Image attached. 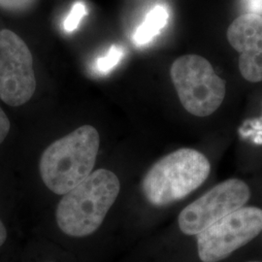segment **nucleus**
<instances>
[{"label": "nucleus", "mask_w": 262, "mask_h": 262, "mask_svg": "<svg viewBox=\"0 0 262 262\" xmlns=\"http://www.w3.org/2000/svg\"><path fill=\"white\" fill-rule=\"evenodd\" d=\"M123 56V49L118 45H113L106 56L97 58L95 69L100 74L109 73L117 66Z\"/></svg>", "instance_id": "10"}, {"label": "nucleus", "mask_w": 262, "mask_h": 262, "mask_svg": "<svg viewBox=\"0 0 262 262\" xmlns=\"http://www.w3.org/2000/svg\"><path fill=\"white\" fill-rule=\"evenodd\" d=\"M6 238H7V231H6V228L3 225V223L0 220V246H2L3 244L5 243Z\"/></svg>", "instance_id": "15"}, {"label": "nucleus", "mask_w": 262, "mask_h": 262, "mask_svg": "<svg viewBox=\"0 0 262 262\" xmlns=\"http://www.w3.org/2000/svg\"><path fill=\"white\" fill-rule=\"evenodd\" d=\"M246 6L250 10V14L259 15L262 12V0H245Z\"/></svg>", "instance_id": "14"}, {"label": "nucleus", "mask_w": 262, "mask_h": 262, "mask_svg": "<svg viewBox=\"0 0 262 262\" xmlns=\"http://www.w3.org/2000/svg\"><path fill=\"white\" fill-rule=\"evenodd\" d=\"M99 133L83 125L48 147L40 159V175L46 187L64 195L92 173L99 150Z\"/></svg>", "instance_id": "2"}, {"label": "nucleus", "mask_w": 262, "mask_h": 262, "mask_svg": "<svg viewBox=\"0 0 262 262\" xmlns=\"http://www.w3.org/2000/svg\"><path fill=\"white\" fill-rule=\"evenodd\" d=\"M251 197L249 186L228 179L211 188L179 215V227L186 235H197L219 220L245 206Z\"/></svg>", "instance_id": "7"}, {"label": "nucleus", "mask_w": 262, "mask_h": 262, "mask_svg": "<svg viewBox=\"0 0 262 262\" xmlns=\"http://www.w3.org/2000/svg\"><path fill=\"white\" fill-rule=\"evenodd\" d=\"M206 157L193 149L175 150L156 162L142 183L146 199L154 206L179 201L200 187L210 175Z\"/></svg>", "instance_id": "3"}, {"label": "nucleus", "mask_w": 262, "mask_h": 262, "mask_svg": "<svg viewBox=\"0 0 262 262\" xmlns=\"http://www.w3.org/2000/svg\"><path fill=\"white\" fill-rule=\"evenodd\" d=\"M120 190L121 183L114 172L94 171L59 201L56 213L59 229L71 237L93 234L102 225Z\"/></svg>", "instance_id": "1"}, {"label": "nucleus", "mask_w": 262, "mask_h": 262, "mask_svg": "<svg viewBox=\"0 0 262 262\" xmlns=\"http://www.w3.org/2000/svg\"><path fill=\"white\" fill-rule=\"evenodd\" d=\"M88 9L83 1H77L64 20V29L67 32H72L77 29L80 21L86 16Z\"/></svg>", "instance_id": "11"}, {"label": "nucleus", "mask_w": 262, "mask_h": 262, "mask_svg": "<svg viewBox=\"0 0 262 262\" xmlns=\"http://www.w3.org/2000/svg\"><path fill=\"white\" fill-rule=\"evenodd\" d=\"M11 123L7 115L2 110L0 107V144L5 140L9 133Z\"/></svg>", "instance_id": "13"}, {"label": "nucleus", "mask_w": 262, "mask_h": 262, "mask_svg": "<svg viewBox=\"0 0 262 262\" xmlns=\"http://www.w3.org/2000/svg\"><path fill=\"white\" fill-rule=\"evenodd\" d=\"M38 0H0V9L10 13H24L31 9Z\"/></svg>", "instance_id": "12"}, {"label": "nucleus", "mask_w": 262, "mask_h": 262, "mask_svg": "<svg viewBox=\"0 0 262 262\" xmlns=\"http://www.w3.org/2000/svg\"><path fill=\"white\" fill-rule=\"evenodd\" d=\"M168 19L169 11L166 6L160 4L155 6L146 15L140 26L136 28L133 35V42L138 46L149 44L165 28Z\"/></svg>", "instance_id": "9"}, {"label": "nucleus", "mask_w": 262, "mask_h": 262, "mask_svg": "<svg viewBox=\"0 0 262 262\" xmlns=\"http://www.w3.org/2000/svg\"><path fill=\"white\" fill-rule=\"evenodd\" d=\"M36 90L33 57L25 41L9 29L0 30V99L19 107Z\"/></svg>", "instance_id": "6"}, {"label": "nucleus", "mask_w": 262, "mask_h": 262, "mask_svg": "<svg viewBox=\"0 0 262 262\" xmlns=\"http://www.w3.org/2000/svg\"><path fill=\"white\" fill-rule=\"evenodd\" d=\"M227 40L239 54L238 67L244 79L262 82V16L246 13L227 29Z\"/></svg>", "instance_id": "8"}, {"label": "nucleus", "mask_w": 262, "mask_h": 262, "mask_svg": "<svg viewBox=\"0 0 262 262\" xmlns=\"http://www.w3.org/2000/svg\"><path fill=\"white\" fill-rule=\"evenodd\" d=\"M262 231V210L242 207L196 235L202 262H217L251 242Z\"/></svg>", "instance_id": "5"}, {"label": "nucleus", "mask_w": 262, "mask_h": 262, "mask_svg": "<svg viewBox=\"0 0 262 262\" xmlns=\"http://www.w3.org/2000/svg\"><path fill=\"white\" fill-rule=\"evenodd\" d=\"M170 76L183 107L195 117L212 115L224 102L225 81L203 56H180L172 63Z\"/></svg>", "instance_id": "4"}, {"label": "nucleus", "mask_w": 262, "mask_h": 262, "mask_svg": "<svg viewBox=\"0 0 262 262\" xmlns=\"http://www.w3.org/2000/svg\"><path fill=\"white\" fill-rule=\"evenodd\" d=\"M249 262H261V261H249Z\"/></svg>", "instance_id": "16"}]
</instances>
